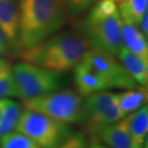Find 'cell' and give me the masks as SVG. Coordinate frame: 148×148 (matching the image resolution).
I'll use <instances>...</instances> for the list:
<instances>
[{
    "mask_svg": "<svg viewBox=\"0 0 148 148\" xmlns=\"http://www.w3.org/2000/svg\"><path fill=\"white\" fill-rule=\"evenodd\" d=\"M90 44L78 29L57 32L31 48L19 51L22 62L66 73L82 61Z\"/></svg>",
    "mask_w": 148,
    "mask_h": 148,
    "instance_id": "obj_1",
    "label": "cell"
},
{
    "mask_svg": "<svg viewBox=\"0 0 148 148\" xmlns=\"http://www.w3.org/2000/svg\"><path fill=\"white\" fill-rule=\"evenodd\" d=\"M17 52L37 45L66 24L67 16L58 0H17Z\"/></svg>",
    "mask_w": 148,
    "mask_h": 148,
    "instance_id": "obj_2",
    "label": "cell"
},
{
    "mask_svg": "<svg viewBox=\"0 0 148 148\" xmlns=\"http://www.w3.org/2000/svg\"><path fill=\"white\" fill-rule=\"evenodd\" d=\"M78 30L94 48L116 56L123 47L122 19L114 0H96Z\"/></svg>",
    "mask_w": 148,
    "mask_h": 148,
    "instance_id": "obj_3",
    "label": "cell"
},
{
    "mask_svg": "<svg viewBox=\"0 0 148 148\" xmlns=\"http://www.w3.org/2000/svg\"><path fill=\"white\" fill-rule=\"evenodd\" d=\"M84 96L71 90H55L53 92L22 100L25 110L40 112L62 123L81 122Z\"/></svg>",
    "mask_w": 148,
    "mask_h": 148,
    "instance_id": "obj_4",
    "label": "cell"
},
{
    "mask_svg": "<svg viewBox=\"0 0 148 148\" xmlns=\"http://www.w3.org/2000/svg\"><path fill=\"white\" fill-rule=\"evenodd\" d=\"M13 74L21 100L33 98L58 90L64 85V73L42 69L21 62L13 67Z\"/></svg>",
    "mask_w": 148,
    "mask_h": 148,
    "instance_id": "obj_5",
    "label": "cell"
},
{
    "mask_svg": "<svg viewBox=\"0 0 148 148\" xmlns=\"http://www.w3.org/2000/svg\"><path fill=\"white\" fill-rule=\"evenodd\" d=\"M16 131L31 138L40 148H57L70 134L67 124L29 110L21 112Z\"/></svg>",
    "mask_w": 148,
    "mask_h": 148,
    "instance_id": "obj_6",
    "label": "cell"
},
{
    "mask_svg": "<svg viewBox=\"0 0 148 148\" xmlns=\"http://www.w3.org/2000/svg\"><path fill=\"white\" fill-rule=\"evenodd\" d=\"M126 115L117 106L116 93L105 90L86 96L81 122L90 134H96L103 127L110 125Z\"/></svg>",
    "mask_w": 148,
    "mask_h": 148,
    "instance_id": "obj_7",
    "label": "cell"
},
{
    "mask_svg": "<svg viewBox=\"0 0 148 148\" xmlns=\"http://www.w3.org/2000/svg\"><path fill=\"white\" fill-rule=\"evenodd\" d=\"M82 60L90 64L111 88L131 90L138 85L126 71L116 56L101 49L90 47Z\"/></svg>",
    "mask_w": 148,
    "mask_h": 148,
    "instance_id": "obj_8",
    "label": "cell"
},
{
    "mask_svg": "<svg viewBox=\"0 0 148 148\" xmlns=\"http://www.w3.org/2000/svg\"><path fill=\"white\" fill-rule=\"evenodd\" d=\"M74 81L78 93L84 97L110 90L104 80L84 60L74 67Z\"/></svg>",
    "mask_w": 148,
    "mask_h": 148,
    "instance_id": "obj_9",
    "label": "cell"
},
{
    "mask_svg": "<svg viewBox=\"0 0 148 148\" xmlns=\"http://www.w3.org/2000/svg\"><path fill=\"white\" fill-rule=\"evenodd\" d=\"M0 29L11 46L17 50L18 2L17 0H0Z\"/></svg>",
    "mask_w": 148,
    "mask_h": 148,
    "instance_id": "obj_10",
    "label": "cell"
},
{
    "mask_svg": "<svg viewBox=\"0 0 148 148\" xmlns=\"http://www.w3.org/2000/svg\"><path fill=\"white\" fill-rule=\"evenodd\" d=\"M99 140L112 148H133L127 115L120 120L103 127L97 133Z\"/></svg>",
    "mask_w": 148,
    "mask_h": 148,
    "instance_id": "obj_11",
    "label": "cell"
},
{
    "mask_svg": "<svg viewBox=\"0 0 148 148\" xmlns=\"http://www.w3.org/2000/svg\"><path fill=\"white\" fill-rule=\"evenodd\" d=\"M116 58L124 66L126 71L138 86L146 88L148 84V59H144L122 47Z\"/></svg>",
    "mask_w": 148,
    "mask_h": 148,
    "instance_id": "obj_12",
    "label": "cell"
},
{
    "mask_svg": "<svg viewBox=\"0 0 148 148\" xmlns=\"http://www.w3.org/2000/svg\"><path fill=\"white\" fill-rule=\"evenodd\" d=\"M127 124L133 148H147L148 109L143 106L127 115Z\"/></svg>",
    "mask_w": 148,
    "mask_h": 148,
    "instance_id": "obj_13",
    "label": "cell"
},
{
    "mask_svg": "<svg viewBox=\"0 0 148 148\" xmlns=\"http://www.w3.org/2000/svg\"><path fill=\"white\" fill-rule=\"evenodd\" d=\"M123 47L144 59H148L147 37L132 23L122 20Z\"/></svg>",
    "mask_w": 148,
    "mask_h": 148,
    "instance_id": "obj_14",
    "label": "cell"
},
{
    "mask_svg": "<svg viewBox=\"0 0 148 148\" xmlns=\"http://www.w3.org/2000/svg\"><path fill=\"white\" fill-rule=\"evenodd\" d=\"M0 140L9 133L16 130L17 121L22 112V107L10 98L0 99Z\"/></svg>",
    "mask_w": 148,
    "mask_h": 148,
    "instance_id": "obj_15",
    "label": "cell"
},
{
    "mask_svg": "<svg viewBox=\"0 0 148 148\" xmlns=\"http://www.w3.org/2000/svg\"><path fill=\"white\" fill-rule=\"evenodd\" d=\"M147 97L146 88L138 87L131 90H124L123 92L116 93V103L121 112L125 115H128L145 106Z\"/></svg>",
    "mask_w": 148,
    "mask_h": 148,
    "instance_id": "obj_16",
    "label": "cell"
},
{
    "mask_svg": "<svg viewBox=\"0 0 148 148\" xmlns=\"http://www.w3.org/2000/svg\"><path fill=\"white\" fill-rule=\"evenodd\" d=\"M117 9L123 21L138 27L141 18L148 12V0H123L117 3Z\"/></svg>",
    "mask_w": 148,
    "mask_h": 148,
    "instance_id": "obj_17",
    "label": "cell"
},
{
    "mask_svg": "<svg viewBox=\"0 0 148 148\" xmlns=\"http://www.w3.org/2000/svg\"><path fill=\"white\" fill-rule=\"evenodd\" d=\"M1 148H40L31 138L19 132H11L1 140Z\"/></svg>",
    "mask_w": 148,
    "mask_h": 148,
    "instance_id": "obj_18",
    "label": "cell"
},
{
    "mask_svg": "<svg viewBox=\"0 0 148 148\" xmlns=\"http://www.w3.org/2000/svg\"><path fill=\"white\" fill-rule=\"evenodd\" d=\"M64 8L67 17L81 16L90 10L96 0H58Z\"/></svg>",
    "mask_w": 148,
    "mask_h": 148,
    "instance_id": "obj_19",
    "label": "cell"
},
{
    "mask_svg": "<svg viewBox=\"0 0 148 148\" xmlns=\"http://www.w3.org/2000/svg\"><path fill=\"white\" fill-rule=\"evenodd\" d=\"M10 97L18 98V92H17L13 69L0 74V99L10 98Z\"/></svg>",
    "mask_w": 148,
    "mask_h": 148,
    "instance_id": "obj_20",
    "label": "cell"
},
{
    "mask_svg": "<svg viewBox=\"0 0 148 148\" xmlns=\"http://www.w3.org/2000/svg\"><path fill=\"white\" fill-rule=\"evenodd\" d=\"M57 148H88L87 138L83 133H70Z\"/></svg>",
    "mask_w": 148,
    "mask_h": 148,
    "instance_id": "obj_21",
    "label": "cell"
},
{
    "mask_svg": "<svg viewBox=\"0 0 148 148\" xmlns=\"http://www.w3.org/2000/svg\"><path fill=\"white\" fill-rule=\"evenodd\" d=\"M10 50H11L10 44H9V42L4 36V34H3V32L1 31V29H0V56L9 54Z\"/></svg>",
    "mask_w": 148,
    "mask_h": 148,
    "instance_id": "obj_22",
    "label": "cell"
},
{
    "mask_svg": "<svg viewBox=\"0 0 148 148\" xmlns=\"http://www.w3.org/2000/svg\"><path fill=\"white\" fill-rule=\"evenodd\" d=\"M12 69H13V67H12L11 64L6 59L0 57V74L10 71Z\"/></svg>",
    "mask_w": 148,
    "mask_h": 148,
    "instance_id": "obj_23",
    "label": "cell"
},
{
    "mask_svg": "<svg viewBox=\"0 0 148 148\" xmlns=\"http://www.w3.org/2000/svg\"><path fill=\"white\" fill-rule=\"evenodd\" d=\"M88 148H108L105 144H103L102 141L99 140H92L90 144H88Z\"/></svg>",
    "mask_w": 148,
    "mask_h": 148,
    "instance_id": "obj_24",
    "label": "cell"
},
{
    "mask_svg": "<svg viewBox=\"0 0 148 148\" xmlns=\"http://www.w3.org/2000/svg\"><path fill=\"white\" fill-rule=\"evenodd\" d=\"M114 1L116 2V3H119V2H121V1H123V0H114Z\"/></svg>",
    "mask_w": 148,
    "mask_h": 148,
    "instance_id": "obj_25",
    "label": "cell"
}]
</instances>
